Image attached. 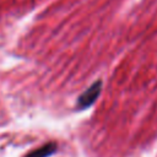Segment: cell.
<instances>
[{
  "label": "cell",
  "mask_w": 157,
  "mask_h": 157,
  "mask_svg": "<svg viewBox=\"0 0 157 157\" xmlns=\"http://www.w3.org/2000/svg\"><path fill=\"white\" fill-rule=\"evenodd\" d=\"M101 91H102V81L101 80H97L96 82H93L77 99V107L80 109H85V108H88L90 105H92L97 98L99 97L101 94Z\"/></svg>",
  "instance_id": "6da1fadb"
},
{
  "label": "cell",
  "mask_w": 157,
  "mask_h": 157,
  "mask_svg": "<svg viewBox=\"0 0 157 157\" xmlns=\"http://www.w3.org/2000/svg\"><path fill=\"white\" fill-rule=\"evenodd\" d=\"M55 151H56V145L54 142H49L43 145L39 148L33 150L32 152L27 153L25 157H49L53 153H55Z\"/></svg>",
  "instance_id": "7a4b0ae2"
}]
</instances>
